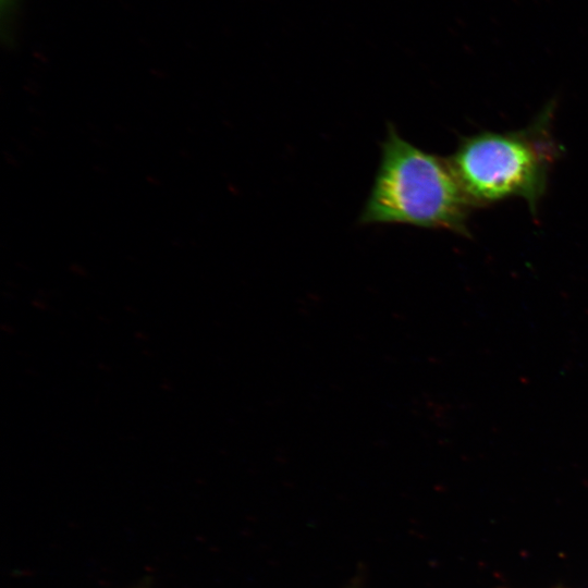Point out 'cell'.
Listing matches in <instances>:
<instances>
[{"label":"cell","mask_w":588,"mask_h":588,"mask_svg":"<svg viewBox=\"0 0 588 588\" xmlns=\"http://www.w3.org/2000/svg\"><path fill=\"white\" fill-rule=\"evenodd\" d=\"M471 207L449 160L414 146L389 124L359 222L444 229L468 237Z\"/></svg>","instance_id":"obj_1"},{"label":"cell","mask_w":588,"mask_h":588,"mask_svg":"<svg viewBox=\"0 0 588 588\" xmlns=\"http://www.w3.org/2000/svg\"><path fill=\"white\" fill-rule=\"evenodd\" d=\"M551 118L548 107L519 131L483 132L461 139L448 160L473 206L520 197L535 215L560 155L550 133Z\"/></svg>","instance_id":"obj_2"},{"label":"cell","mask_w":588,"mask_h":588,"mask_svg":"<svg viewBox=\"0 0 588 588\" xmlns=\"http://www.w3.org/2000/svg\"><path fill=\"white\" fill-rule=\"evenodd\" d=\"M17 1L19 0H1L2 16L8 14V20H10L11 15L16 9Z\"/></svg>","instance_id":"obj_3"}]
</instances>
